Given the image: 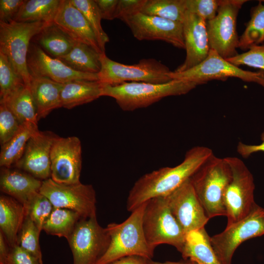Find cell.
Instances as JSON below:
<instances>
[{"label": "cell", "instance_id": "1", "mask_svg": "<svg viewBox=\"0 0 264 264\" xmlns=\"http://www.w3.org/2000/svg\"><path fill=\"white\" fill-rule=\"evenodd\" d=\"M213 154L208 147H194L187 152L179 164L163 167L142 176L130 191L127 210L132 212L152 198L169 195L189 180Z\"/></svg>", "mask_w": 264, "mask_h": 264}, {"label": "cell", "instance_id": "2", "mask_svg": "<svg viewBox=\"0 0 264 264\" xmlns=\"http://www.w3.org/2000/svg\"><path fill=\"white\" fill-rule=\"evenodd\" d=\"M198 85L194 82L172 80L162 84L127 82L116 85L103 84L102 96L114 98L124 111L147 107L163 98L185 94Z\"/></svg>", "mask_w": 264, "mask_h": 264}, {"label": "cell", "instance_id": "3", "mask_svg": "<svg viewBox=\"0 0 264 264\" xmlns=\"http://www.w3.org/2000/svg\"><path fill=\"white\" fill-rule=\"evenodd\" d=\"M146 202L132 212L120 223L106 227L110 237L108 248L95 264H108L123 257L139 256L152 260L154 248L147 242L142 227Z\"/></svg>", "mask_w": 264, "mask_h": 264}, {"label": "cell", "instance_id": "4", "mask_svg": "<svg viewBox=\"0 0 264 264\" xmlns=\"http://www.w3.org/2000/svg\"><path fill=\"white\" fill-rule=\"evenodd\" d=\"M231 178V169L225 158L214 154L190 178L196 194L209 219L226 216L224 197Z\"/></svg>", "mask_w": 264, "mask_h": 264}, {"label": "cell", "instance_id": "5", "mask_svg": "<svg viewBox=\"0 0 264 264\" xmlns=\"http://www.w3.org/2000/svg\"><path fill=\"white\" fill-rule=\"evenodd\" d=\"M142 227L145 239L153 248L167 244L181 252L186 234L172 213L165 197L146 202Z\"/></svg>", "mask_w": 264, "mask_h": 264}, {"label": "cell", "instance_id": "6", "mask_svg": "<svg viewBox=\"0 0 264 264\" xmlns=\"http://www.w3.org/2000/svg\"><path fill=\"white\" fill-rule=\"evenodd\" d=\"M101 67L98 81L104 84L116 85L127 82L162 84L172 80L167 74L169 68L154 59H144L137 64L125 65L100 56Z\"/></svg>", "mask_w": 264, "mask_h": 264}, {"label": "cell", "instance_id": "7", "mask_svg": "<svg viewBox=\"0 0 264 264\" xmlns=\"http://www.w3.org/2000/svg\"><path fill=\"white\" fill-rule=\"evenodd\" d=\"M50 23L37 22H0V52L5 55L16 72L30 87L27 56L32 39Z\"/></svg>", "mask_w": 264, "mask_h": 264}, {"label": "cell", "instance_id": "8", "mask_svg": "<svg viewBox=\"0 0 264 264\" xmlns=\"http://www.w3.org/2000/svg\"><path fill=\"white\" fill-rule=\"evenodd\" d=\"M225 158L232 172V178L224 197L226 226H229L246 217L257 204L254 200V177L248 168L237 157Z\"/></svg>", "mask_w": 264, "mask_h": 264}, {"label": "cell", "instance_id": "9", "mask_svg": "<svg viewBox=\"0 0 264 264\" xmlns=\"http://www.w3.org/2000/svg\"><path fill=\"white\" fill-rule=\"evenodd\" d=\"M167 75L172 80L194 82L198 85L210 81H225L229 77L256 83L264 87V71L253 72L242 69L210 49L207 58L198 66L184 71H170Z\"/></svg>", "mask_w": 264, "mask_h": 264}, {"label": "cell", "instance_id": "10", "mask_svg": "<svg viewBox=\"0 0 264 264\" xmlns=\"http://www.w3.org/2000/svg\"><path fill=\"white\" fill-rule=\"evenodd\" d=\"M263 235L264 208L257 204L246 217L210 237V242L220 264H231L233 256L241 243Z\"/></svg>", "mask_w": 264, "mask_h": 264}, {"label": "cell", "instance_id": "11", "mask_svg": "<svg viewBox=\"0 0 264 264\" xmlns=\"http://www.w3.org/2000/svg\"><path fill=\"white\" fill-rule=\"evenodd\" d=\"M245 0H220L217 14L206 22L210 49L227 59L238 54L239 37L237 32V19Z\"/></svg>", "mask_w": 264, "mask_h": 264}, {"label": "cell", "instance_id": "12", "mask_svg": "<svg viewBox=\"0 0 264 264\" xmlns=\"http://www.w3.org/2000/svg\"><path fill=\"white\" fill-rule=\"evenodd\" d=\"M67 241L73 264H95L108 248L110 237L94 216L81 219Z\"/></svg>", "mask_w": 264, "mask_h": 264}, {"label": "cell", "instance_id": "13", "mask_svg": "<svg viewBox=\"0 0 264 264\" xmlns=\"http://www.w3.org/2000/svg\"><path fill=\"white\" fill-rule=\"evenodd\" d=\"M39 192L54 207L75 211L83 218L96 216V192L90 184L58 183L49 178L43 181Z\"/></svg>", "mask_w": 264, "mask_h": 264}, {"label": "cell", "instance_id": "14", "mask_svg": "<svg viewBox=\"0 0 264 264\" xmlns=\"http://www.w3.org/2000/svg\"><path fill=\"white\" fill-rule=\"evenodd\" d=\"M122 21L139 41L160 40L185 49L183 23L139 12Z\"/></svg>", "mask_w": 264, "mask_h": 264}, {"label": "cell", "instance_id": "15", "mask_svg": "<svg viewBox=\"0 0 264 264\" xmlns=\"http://www.w3.org/2000/svg\"><path fill=\"white\" fill-rule=\"evenodd\" d=\"M51 177L55 182L73 184L80 182L82 146L78 137L56 135L51 150Z\"/></svg>", "mask_w": 264, "mask_h": 264}, {"label": "cell", "instance_id": "16", "mask_svg": "<svg viewBox=\"0 0 264 264\" xmlns=\"http://www.w3.org/2000/svg\"><path fill=\"white\" fill-rule=\"evenodd\" d=\"M190 179L165 197L172 213L186 234L204 227L209 220Z\"/></svg>", "mask_w": 264, "mask_h": 264}, {"label": "cell", "instance_id": "17", "mask_svg": "<svg viewBox=\"0 0 264 264\" xmlns=\"http://www.w3.org/2000/svg\"><path fill=\"white\" fill-rule=\"evenodd\" d=\"M27 64L30 76L46 77L60 84L74 80L98 81V74L75 71L58 59L46 54L32 41Z\"/></svg>", "mask_w": 264, "mask_h": 264}, {"label": "cell", "instance_id": "18", "mask_svg": "<svg viewBox=\"0 0 264 264\" xmlns=\"http://www.w3.org/2000/svg\"><path fill=\"white\" fill-rule=\"evenodd\" d=\"M56 135L38 131L28 140L15 167L41 180L51 177L50 153Z\"/></svg>", "mask_w": 264, "mask_h": 264}, {"label": "cell", "instance_id": "19", "mask_svg": "<svg viewBox=\"0 0 264 264\" xmlns=\"http://www.w3.org/2000/svg\"><path fill=\"white\" fill-rule=\"evenodd\" d=\"M183 26L186 57L174 71L178 72L198 66L207 58L210 50L206 22L187 11Z\"/></svg>", "mask_w": 264, "mask_h": 264}, {"label": "cell", "instance_id": "20", "mask_svg": "<svg viewBox=\"0 0 264 264\" xmlns=\"http://www.w3.org/2000/svg\"><path fill=\"white\" fill-rule=\"evenodd\" d=\"M53 22L73 40L87 44L103 54L87 19L70 0H61Z\"/></svg>", "mask_w": 264, "mask_h": 264}, {"label": "cell", "instance_id": "21", "mask_svg": "<svg viewBox=\"0 0 264 264\" xmlns=\"http://www.w3.org/2000/svg\"><path fill=\"white\" fill-rule=\"evenodd\" d=\"M42 182L17 168H2L0 170V191L23 205L32 195L39 192Z\"/></svg>", "mask_w": 264, "mask_h": 264}, {"label": "cell", "instance_id": "22", "mask_svg": "<svg viewBox=\"0 0 264 264\" xmlns=\"http://www.w3.org/2000/svg\"><path fill=\"white\" fill-rule=\"evenodd\" d=\"M30 77V88L39 121L45 118L53 110L61 108L62 84L46 77L32 76Z\"/></svg>", "mask_w": 264, "mask_h": 264}, {"label": "cell", "instance_id": "23", "mask_svg": "<svg viewBox=\"0 0 264 264\" xmlns=\"http://www.w3.org/2000/svg\"><path fill=\"white\" fill-rule=\"evenodd\" d=\"M26 216L23 204L6 195L0 196V232L11 247L18 244L20 231Z\"/></svg>", "mask_w": 264, "mask_h": 264}, {"label": "cell", "instance_id": "24", "mask_svg": "<svg viewBox=\"0 0 264 264\" xmlns=\"http://www.w3.org/2000/svg\"><path fill=\"white\" fill-rule=\"evenodd\" d=\"M103 84L99 81L74 80L62 84L61 107L70 109L102 96Z\"/></svg>", "mask_w": 264, "mask_h": 264}, {"label": "cell", "instance_id": "25", "mask_svg": "<svg viewBox=\"0 0 264 264\" xmlns=\"http://www.w3.org/2000/svg\"><path fill=\"white\" fill-rule=\"evenodd\" d=\"M180 253L185 260H194L202 264H220L204 227L186 234Z\"/></svg>", "mask_w": 264, "mask_h": 264}, {"label": "cell", "instance_id": "26", "mask_svg": "<svg viewBox=\"0 0 264 264\" xmlns=\"http://www.w3.org/2000/svg\"><path fill=\"white\" fill-rule=\"evenodd\" d=\"M101 54L88 45L73 40L70 52L57 59L75 71L98 74L101 67Z\"/></svg>", "mask_w": 264, "mask_h": 264}, {"label": "cell", "instance_id": "27", "mask_svg": "<svg viewBox=\"0 0 264 264\" xmlns=\"http://www.w3.org/2000/svg\"><path fill=\"white\" fill-rule=\"evenodd\" d=\"M73 40L68 37L53 22L45 26L32 40L46 54L59 58L71 50Z\"/></svg>", "mask_w": 264, "mask_h": 264}, {"label": "cell", "instance_id": "28", "mask_svg": "<svg viewBox=\"0 0 264 264\" xmlns=\"http://www.w3.org/2000/svg\"><path fill=\"white\" fill-rule=\"evenodd\" d=\"M38 125L29 122L22 124L18 132L6 143L1 146L0 166L10 168L22 157L29 139L38 131Z\"/></svg>", "mask_w": 264, "mask_h": 264}, {"label": "cell", "instance_id": "29", "mask_svg": "<svg viewBox=\"0 0 264 264\" xmlns=\"http://www.w3.org/2000/svg\"><path fill=\"white\" fill-rule=\"evenodd\" d=\"M60 2V0H25L15 21L53 22Z\"/></svg>", "mask_w": 264, "mask_h": 264}, {"label": "cell", "instance_id": "30", "mask_svg": "<svg viewBox=\"0 0 264 264\" xmlns=\"http://www.w3.org/2000/svg\"><path fill=\"white\" fill-rule=\"evenodd\" d=\"M0 103L6 105L21 124L29 122L38 125L36 107L29 87L24 86Z\"/></svg>", "mask_w": 264, "mask_h": 264}, {"label": "cell", "instance_id": "31", "mask_svg": "<svg viewBox=\"0 0 264 264\" xmlns=\"http://www.w3.org/2000/svg\"><path fill=\"white\" fill-rule=\"evenodd\" d=\"M82 218L77 212L62 208L54 207L43 230L47 235L68 239L78 222Z\"/></svg>", "mask_w": 264, "mask_h": 264}, {"label": "cell", "instance_id": "32", "mask_svg": "<svg viewBox=\"0 0 264 264\" xmlns=\"http://www.w3.org/2000/svg\"><path fill=\"white\" fill-rule=\"evenodd\" d=\"M261 44H264V1L260 0L251 9L250 19L239 37L238 47L245 50Z\"/></svg>", "mask_w": 264, "mask_h": 264}, {"label": "cell", "instance_id": "33", "mask_svg": "<svg viewBox=\"0 0 264 264\" xmlns=\"http://www.w3.org/2000/svg\"><path fill=\"white\" fill-rule=\"evenodd\" d=\"M186 11L185 0H146L141 12L183 23Z\"/></svg>", "mask_w": 264, "mask_h": 264}, {"label": "cell", "instance_id": "34", "mask_svg": "<svg viewBox=\"0 0 264 264\" xmlns=\"http://www.w3.org/2000/svg\"><path fill=\"white\" fill-rule=\"evenodd\" d=\"M70 0L83 13L94 33L100 49L105 53V45L109 42V38L101 26L102 19L95 0Z\"/></svg>", "mask_w": 264, "mask_h": 264}, {"label": "cell", "instance_id": "35", "mask_svg": "<svg viewBox=\"0 0 264 264\" xmlns=\"http://www.w3.org/2000/svg\"><path fill=\"white\" fill-rule=\"evenodd\" d=\"M24 86L23 79L16 72L8 57L0 52V101Z\"/></svg>", "mask_w": 264, "mask_h": 264}, {"label": "cell", "instance_id": "36", "mask_svg": "<svg viewBox=\"0 0 264 264\" xmlns=\"http://www.w3.org/2000/svg\"><path fill=\"white\" fill-rule=\"evenodd\" d=\"M41 232L34 221L26 215L19 234L17 245L43 263L39 243Z\"/></svg>", "mask_w": 264, "mask_h": 264}, {"label": "cell", "instance_id": "37", "mask_svg": "<svg viewBox=\"0 0 264 264\" xmlns=\"http://www.w3.org/2000/svg\"><path fill=\"white\" fill-rule=\"evenodd\" d=\"M26 215L34 221L40 231L54 208L49 199L40 192L32 195L24 205Z\"/></svg>", "mask_w": 264, "mask_h": 264}, {"label": "cell", "instance_id": "38", "mask_svg": "<svg viewBox=\"0 0 264 264\" xmlns=\"http://www.w3.org/2000/svg\"><path fill=\"white\" fill-rule=\"evenodd\" d=\"M21 124L3 103H0V143L8 142L19 131Z\"/></svg>", "mask_w": 264, "mask_h": 264}, {"label": "cell", "instance_id": "39", "mask_svg": "<svg viewBox=\"0 0 264 264\" xmlns=\"http://www.w3.org/2000/svg\"><path fill=\"white\" fill-rule=\"evenodd\" d=\"M226 60L237 66L245 65L264 71V44L252 46L247 51Z\"/></svg>", "mask_w": 264, "mask_h": 264}, {"label": "cell", "instance_id": "40", "mask_svg": "<svg viewBox=\"0 0 264 264\" xmlns=\"http://www.w3.org/2000/svg\"><path fill=\"white\" fill-rule=\"evenodd\" d=\"M185 3L187 11L207 22L216 16L220 0H185Z\"/></svg>", "mask_w": 264, "mask_h": 264}, {"label": "cell", "instance_id": "41", "mask_svg": "<svg viewBox=\"0 0 264 264\" xmlns=\"http://www.w3.org/2000/svg\"><path fill=\"white\" fill-rule=\"evenodd\" d=\"M23 0H0V22L10 23L15 21Z\"/></svg>", "mask_w": 264, "mask_h": 264}, {"label": "cell", "instance_id": "42", "mask_svg": "<svg viewBox=\"0 0 264 264\" xmlns=\"http://www.w3.org/2000/svg\"><path fill=\"white\" fill-rule=\"evenodd\" d=\"M146 1V0H118L115 19L122 20L125 17L141 12Z\"/></svg>", "mask_w": 264, "mask_h": 264}, {"label": "cell", "instance_id": "43", "mask_svg": "<svg viewBox=\"0 0 264 264\" xmlns=\"http://www.w3.org/2000/svg\"><path fill=\"white\" fill-rule=\"evenodd\" d=\"M11 264H43L34 256L19 245L11 248Z\"/></svg>", "mask_w": 264, "mask_h": 264}, {"label": "cell", "instance_id": "44", "mask_svg": "<svg viewBox=\"0 0 264 264\" xmlns=\"http://www.w3.org/2000/svg\"><path fill=\"white\" fill-rule=\"evenodd\" d=\"M102 19H115L118 0H94Z\"/></svg>", "mask_w": 264, "mask_h": 264}, {"label": "cell", "instance_id": "45", "mask_svg": "<svg viewBox=\"0 0 264 264\" xmlns=\"http://www.w3.org/2000/svg\"><path fill=\"white\" fill-rule=\"evenodd\" d=\"M261 142L258 144H247L242 142L238 143L237 151L242 157L247 158L252 154L264 152V132L262 133Z\"/></svg>", "mask_w": 264, "mask_h": 264}, {"label": "cell", "instance_id": "46", "mask_svg": "<svg viewBox=\"0 0 264 264\" xmlns=\"http://www.w3.org/2000/svg\"><path fill=\"white\" fill-rule=\"evenodd\" d=\"M11 248L0 232V264H11Z\"/></svg>", "mask_w": 264, "mask_h": 264}, {"label": "cell", "instance_id": "47", "mask_svg": "<svg viewBox=\"0 0 264 264\" xmlns=\"http://www.w3.org/2000/svg\"><path fill=\"white\" fill-rule=\"evenodd\" d=\"M149 260L139 256H130L122 258L108 264H149Z\"/></svg>", "mask_w": 264, "mask_h": 264}, {"label": "cell", "instance_id": "48", "mask_svg": "<svg viewBox=\"0 0 264 264\" xmlns=\"http://www.w3.org/2000/svg\"><path fill=\"white\" fill-rule=\"evenodd\" d=\"M185 262H170L166 261L165 262H159L149 260V264H190L188 260H185Z\"/></svg>", "mask_w": 264, "mask_h": 264}, {"label": "cell", "instance_id": "49", "mask_svg": "<svg viewBox=\"0 0 264 264\" xmlns=\"http://www.w3.org/2000/svg\"><path fill=\"white\" fill-rule=\"evenodd\" d=\"M188 260L189 261L190 264H202L201 263H200L199 262H198L194 260Z\"/></svg>", "mask_w": 264, "mask_h": 264}]
</instances>
